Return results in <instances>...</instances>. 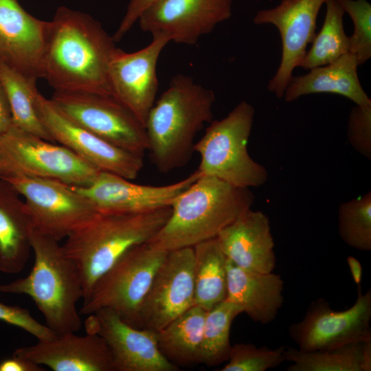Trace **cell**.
<instances>
[{"label": "cell", "mask_w": 371, "mask_h": 371, "mask_svg": "<svg viewBox=\"0 0 371 371\" xmlns=\"http://www.w3.org/2000/svg\"><path fill=\"white\" fill-rule=\"evenodd\" d=\"M243 313L237 304L224 300L206 312L198 363L216 366L229 359L230 329L234 318Z\"/></svg>", "instance_id": "cell-29"}, {"label": "cell", "mask_w": 371, "mask_h": 371, "mask_svg": "<svg viewBox=\"0 0 371 371\" xmlns=\"http://www.w3.org/2000/svg\"><path fill=\"white\" fill-rule=\"evenodd\" d=\"M194 305L206 311L227 297V258L216 239L193 247Z\"/></svg>", "instance_id": "cell-25"}, {"label": "cell", "mask_w": 371, "mask_h": 371, "mask_svg": "<svg viewBox=\"0 0 371 371\" xmlns=\"http://www.w3.org/2000/svg\"><path fill=\"white\" fill-rule=\"evenodd\" d=\"M201 176L196 170L186 178L165 186H147L100 172L92 183L74 186L99 211L142 212L171 206L173 201Z\"/></svg>", "instance_id": "cell-19"}, {"label": "cell", "mask_w": 371, "mask_h": 371, "mask_svg": "<svg viewBox=\"0 0 371 371\" xmlns=\"http://www.w3.org/2000/svg\"><path fill=\"white\" fill-rule=\"evenodd\" d=\"M254 201L249 188H238L212 177H201L173 201L168 219L147 243L166 251L193 247L216 238L251 208Z\"/></svg>", "instance_id": "cell-3"}, {"label": "cell", "mask_w": 371, "mask_h": 371, "mask_svg": "<svg viewBox=\"0 0 371 371\" xmlns=\"http://www.w3.org/2000/svg\"><path fill=\"white\" fill-rule=\"evenodd\" d=\"M347 262L355 283L361 285L362 279V267L361 262L355 257L349 256L347 258Z\"/></svg>", "instance_id": "cell-39"}, {"label": "cell", "mask_w": 371, "mask_h": 371, "mask_svg": "<svg viewBox=\"0 0 371 371\" xmlns=\"http://www.w3.org/2000/svg\"><path fill=\"white\" fill-rule=\"evenodd\" d=\"M40 365L13 355L0 362V371H44Z\"/></svg>", "instance_id": "cell-37"}, {"label": "cell", "mask_w": 371, "mask_h": 371, "mask_svg": "<svg viewBox=\"0 0 371 371\" xmlns=\"http://www.w3.org/2000/svg\"><path fill=\"white\" fill-rule=\"evenodd\" d=\"M233 0H156L140 15L141 30L171 41L193 45L229 19Z\"/></svg>", "instance_id": "cell-16"}, {"label": "cell", "mask_w": 371, "mask_h": 371, "mask_svg": "<svg viewBox=\"0 0 371 371\" xmlns=\"http://www.w3.org/2000/svg\"><path fill=\"white\" fill-rule=\"evenodd\" d=\"M117 48L89 14L59 7L49 21L43 78L55 91L112 95L109 68Z\"/></svg>", "instance_id": "cell-1"}, {"label": "cell", "mask_w": 371, "mask_h": 371, "mask_svg": "<svg viewBox=\"0 0 371 371\" xmlns=\"http://www.w3.org/2000/svg\"><path fill=\"white\" fill-rule=\"evenodd\" d=\"M0 178L24 197L33 227L57 241L66 239L100 212L74 186L60 181L18 174H4Z\"/></svg>", "instance_id": "cell-8"}, {"label": "cell", "mask_w": 371, "mask_h": 371, "mask_svg": "<svg viewBox=\"0 0 371 371\" xmlns=\"http://www.w3.org/2000/svg\"><path fill=\"white\" fill-rule=\"evenodd\" d=\"M227 297L225 300L238 305L255 322H273L283 303L284 281L273 272L258 273L226 261Z\"/></svg>", "instance_id": "cell-22"}, {"label": "cell", "mask_w": 371, "mask_h": 371, "mask_svg": "<svg viewBox=\"0 0 371 371\" xmlns=\"http://www.w3.org/2000/svg\"><path fill=\"white\" fill-rule=\"evenodd\" d=\"M171 207L142 212L100 211L62 245L82 280L83 300L93 284L131 247L147 243L164 226Z\"/></svg>", "instance_id": "cell-4"}, {"label": "cell", "mask_w": 371, "mask_h": 371, "mask_svg": "<svg viewBox=\"0 0 371 371\" xmlns=\"http://www.w3.org/2000/svg\"><path fill=\"white\" fill-rule=\"evenodd\" d=\"M254 114V106L242 101L226 117L210 123L194 146L200 155L196 170L201 177H215L243 188L259 187L267 181V170L247 150Z\"/></svg>", "instance_id": "cell-6"}, {"label": "cell", "mask_w": 371, "mask_h": 371, "mask_svg": "<svg viewBox=\"0 0 371 371\" xmlns=\"http://www.w3.org/2000/svg\"><path fill=\"white\" fill-rule=\"evenodd\" d=\"M358 286L357 297L348 308L337 311L319 297L309 304L302 320L289 328L300 350H326L371 339V289Z\"/></svg>", "instance_id": "cell-11"}, {"label": "cell", "mask_w": 371, "mask_h": 371, "mask_svg": "<svg viewBox=\"0 0 371 371\" xmlns=\"http://www.w3.org/2000/svg\"><path fill=\"white\" fill-rule=\"evenodd\" d=\"M100 172L64 146L13 125L0 134V175L18 174L85 187L92 183Z\"/></svg>", "instance_id": "cell-9"}, {"label": "cell", "mask_w": 371, "mask_h": 371, "mask_svg": "<svg viewBox=\"0 0 371 371\" xmlns=\"http://www.w3.org/2000/svg\"><path fill=\"white\" fill-rule=\"evenodd\" d=\"M86 332L103 338L113 359L115 371H177L179 367L160 352L156 332L134 327L109 308L88 315Z\"/></svg>", "instance_id": "cell-17"}, {"label": "cell", "mask_w": 371, "mask_h": 371, "mask_svg": "<svg viewBox=\"0 0 371 371\" xmlns=\"http://www.w3.org/2000/svg\"><path fill=\"white\" fill-rule=\"evenodd\" d=\"M354 24L350 36V52L354 54L359 65L371 58V5L366 0H336Z\"/></svg>", "instance_id": "cell-33"}, {"label": "cell", "mask_w": 371, "mask_h": 371, "mask_svg": "<svg viewBox=\"0 0 371 371\" xmlns=\"http://www.w3.org/2000/svg\"><path fill=\"white\" fill-rule=\"evenodd\" d=\"M30 242L34 255L27 276L0 285V292L28 295L42 313L46 326L57 335L76 333L82 322L77 303L83 298V287L76 264L63 247L34 227Z\"/></svg>", "instance_id": "cell-5"}, {"label": "cell", "mask_w": 371, "mask_h": 371, "mask_svg": "<svg viewBox=\"0 0 371 371\" xmlns=\"http://www.w3.org/2000/svg\"><path fill=\"white\" fill-rule=\"evenodd\" d=\"M156 0H130L120 25L112 36L115 42L121 41L137 22L142 12Z\"/></svg>", "instance_id": "cell-36"}, {"label": "cell", "mask_w": 371, "mask_h": 371, "mask_svg": "<svg viewBox=\"0 0 371 371\" xmlns=\"http://www.w3.org/2000/svg\"><path fill=\"white\" fill-rule=\"evenodd\" d=\"M150 43L131 53L117 48L109 68L112 95L145 127L159 87L157 65L159 56L170 42L164 34H152Z\"/></svg>", "instance_id": "cell-15"}, {"label": "cell", "mask_w": 371, "mask_h": 371, "mask_svg": "<svg viewBox=\"0 0 371 371\" xmlns=\"http://www.w3.org/2000/svg\"><path fill=\"white\" fill-rule=\"evenodd\" d=\"M363 371L371 370V339L363 341Z\"/></svg>", "instance_id": "cell-40"}, {"label": "cell", "mask_w": 371, "mask_h": 371, "mask_svg": "<svg viewBox=\"0 0 371 371\" xmlns=\"http://www.w3.org/2000/svg\"><path fill=\"white\" fill-rule=\"evenodd\" d=\"M338 232L349 247L371 250V192L341 203L338 211Z\"/></svg>", "instance_id": "cell-31"}, {"label": "cell", "mask_w": 371, "mask_h": 371, "mask_svg": "<svg viewBox=\"0 0 371 371\" xmlns=\"http://www.w3.org/2000/svg\"><path fill=\"white\" fill-rule=\"evenodd\" d=\"M347 136L350 144L359 153L371 159V105H356L352 109Z\"/></svg>", "instance_id": "cell-34"}, {"label": "cell", "mask_w": 371, "mask_h": 371, "mask_svg": "<svg viewBox=\"0 0 371 371\" xmlns=\"http://www.w3.org/2000/svg\"><path fill=\"white\" fill-rule=\"evenodd\" d=\"M216 239L226 258L244 269L271 273L276 265L268 216L251 208L224 228Z\"/></svg>", "instance_id": "cell-21"}, {"label": "cell", "mask_w": 371, "mask_h": 371, "mask_svg": "<svg viewBox=\"0 0 371 371\" xmlns=\"http://www.w3.org/2000/svg\"><path fill=\"white\" fill-rule=\"evenodd\" d=\"M206 312L193 305L156 332L158 348L167 360L178 367L198 363Z\"/></svg>", "instance_id": "cell-26"}, {"label": "cell", "mask_w": 371, "mask_h": 371, "mask_svg": "<svg viewBox=\"0 0 371 371\" xmlns=\"http://www.w3.org/2000/svg\"><path fill=\"white\" fill-rule=\"evenodd\" d=\"M12 126V118L8 97L0 81V134L7 132Z\"/></svg>", "instance_id": "cell-38"}, {"label": "cell", "mask_w": 371, "mask_h": 371, "mask_svg": "<svg viewBox=\"0 0 371 371\" xmlns=\"http://www.w3.org/2000/svg\"><path fill=\"white\" fill-rule=\"evenodd\" d=\"M0 81L9 102L12 125L54 142L35 109L34 98L38 91L36 87L37 80L28 78L0 62Z\"/></svg>", "instance_id": "cell-27"}, {"label": "cell", "mask_w": 371, "mask_h": 371, "mask_svg": "<svg viewBox=\"0 0 371 371\" xmlns=\"http://www.w3.org/2000/svg\"><path fill=\"white\" fill-rule=\"evenodd\" d=\"M363 341L311 351L285 348L287 371H363Z\"/></svg>", "instance_id": "cell-30"}, {"label": "cell", "mask_w": 371, "mask_h": 371, "mask_svg": "<svg viewBox=\"0 0 371 371\" xmlns=\"http://www.w3.org/2000/svg\"><path fill=\"white\" fill-rule=\"evenodd\" d=\"M325 4L322 27L298 65L304 69L328 65L350 52V36L344 27V10L336 0H327Z\"/></svg>", "instance_id": "cell-28"}, {"label": "cell", "mask_w": 371, "mask_h": 371, "mask_svg": "<svg viewBox=\"0 0 371 371\" xmlns=\"http://www.w3.org/2000/svg\"><path fill=\"white\" fill-rule=\"evenodd\" d=\"M0 321L15 326L35 337L38 341L49 340L57 335L45 324L34 319L30 311L17 306L0 302Z\"/></svg>", "instance_id": "cell-35"}, {"label": "cell", "mask_w": 371, "mask_h": 371, "mask_svg": "<svg viewBox=\"0 0 371 371\" xmlns=\"http://www.w3.org/2000/svg\"><path fill=\"white\" fill-rule=\"evenodd\" d=\"M7 181L0 178V271H21L32 250L33 227L25 201Z\"/></svg>", "instance_id": "cell-24"}, {"label": "cell", "mask_w": 371, "mask_h": 371, "mask_svg": "<svg viewBox=\"0 0 371 371\" xmlns=\"http://www.w3.org/2000/svg\"><path fill=\"white\" fill-rule=\"evenodd\" d=\"M286 346L275 349L252 344L240 343L232 346L227 363L220 371H266L286 361Z\"/></svg>", "instance_id": "cell-32"}, {"label": "cell", "mask_w": 371, "mask_h": 371, "mask_svg": "<svg viewBox=\"0 0 371 371\" xmlns=\"http://www.w3.org/2000/svg\"><path fill=\"white\" fill-rule=\"evenodd\" d=\"M327 0H282L276 7L260 10L254 17L256 25L271 24L277 27L282 41L280 65L267 89L278 98L284 95L294 69L306 53L307 45L316 35V21Z\"/></svg>", "instance_id": "cell-14"}, {"label": "cell", "mask_w": 371, "mask_h": 371, "mask_svg": "<svg viewBox=\"0 0 371 371\" xmlns=\"http://www.w3.org/2000/svg\"><path fill=\"white\" fill-rule=\"evenodd\" d=\"M168 253L148 243L128 249L93 284L80 314L109 308L136 327L142 301Z\"/></svg>", "instance_id": "cell-7"}, {"label": "cell", "mask_w": 371, "mask_h": 371, "mask_svg": "<svg viewBox=\"0 0 371 371\" xmlns=\"http://www.w3.org/2000/svg\"><path fill=\"white\" fill-rule=\"evenodd\" d=\"M13 355L54 371H115L107 344L93 333L57 335L52 339L19 348Z\"/></svg>", "instance_id": "cell-20"}, {"label": "cell", "mask_w": 371, "mask_h": 371, "mask_svg": "<svg viewBox=\"0 0 371 371\" xmlns=\"http://www.w3.org/2000/svg\"><path fill=\"white\" fill-rule=\"evenodd\" d=\"M215 94L186 75L178 74L155 102L145 124L150 159L167 173L185 166L194 152V138L213 120Z\"/></svg>", "instance_id": "cell-2"}, {"label": "cell", "mask_w": 371, "mask_h": 371, "mask_svg": "<svg viewBox=\"0 0 371 371\" xmlns=\"http://www.w3.org/2000/svg\"><path fill=\"white\" fill-rule=\"evenodd\" d=\"M49 21L27 12L18 0H0V62L24 76L44 78Z\"/></svg>", "instance_id": "cell-18"}, {"label": "cell", "mask_w": 371, "mask_h": 371, "mask_svg": "<svg viewBox=\"0 0 371 371\" xmlns=\"http://www.w3.org/2000/svg\"><path fill=\"white\" fill-rule=\"evenodd\" d=\"M357 60L350 52L335 61L309 70L306 74L293 76L283 97L293 102L312 93H335L346 97L356 105H371V100L360 83Z\"/></svg>", "instance_id": "cell-23"}, {"label": "cell", "mask_w": 371, "mask_h": 371, "mask_svg": "<svg viewBox=\"0 0 371 371\" xmlns=\"http://www.w3.org/2000/svg\"><path fill=\"white\" fill-rule=\"evenodd\" d=\"M34 106L53 142H58L99 171L129 180L139 175L144 166L143 156L117 147L80 126L38 91Z\"/></svg>", "instance_id": "cell-12"}, {"label": "cell", "mask_w": 371, "mask_h": 371, "mask_svg": "<svg viewBox=\"0 0 371 371\" xmlns=\"http://www.w3.org/2000/svg\"><path fill=\"white\" fill-rule=\"evenodd\" d=\"M65 115L106 142L144 156L145 127L113 95L54 91L49 99Z\"/></svg>", "instance_id": "cell-10"}, {"label": "cell", "mask_w": 371, "mask_h": 371, "mask_svg": "<svg viewBox=\"0 0 371 371\" xmlns=\"http://www.w3.org/2000/svg\"><path fill=\"white\" fill-rule=\"evenodd\" d=\"M194 249L168 251L141 304L136 328L157 332L194 305Z\"/></svg>", "instance_id": "cell-13"}]
</instances>
